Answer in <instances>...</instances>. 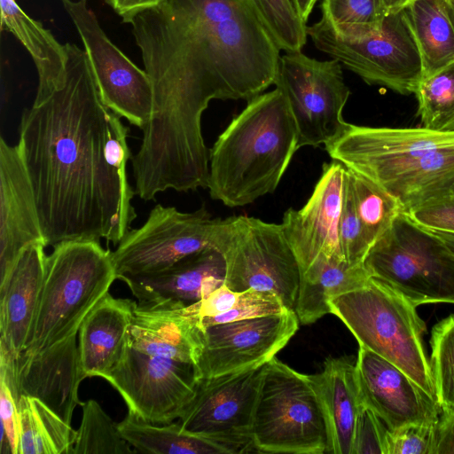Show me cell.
I'll return each mask as SVG.
<instances>
[{
	"mask_svg": "<svg viewBox=\"0 0 454 454\" xmlns=\"http://www.w3.org/2000/svg\"><path fill=\"white\" fill-rule=\"evenodd\" d=\"M129 24L153 87L135 182L153 192L205 188L203 112L213 99L249 101L274 84L280 49L245 0H163Z\"/></svg>",
	"mask_w": 454,
	"mask_h": 454,
	"instance_id": "obj_1",
	"label": "cell"
},
{
	"mask_svg": "<svg viewBox=\"0 0 454 454\" xmlns=\"http://www.w3.org/2000/svg\"><path fill=\"white\" fill-rule=\"evenodd\" d=\"M66 46L65 82L23 112L18 145L45 246L102 239L117 246L137 217L129 129L102 101L84 50Z\"/></svg>",
	"mask_w": 454,
	"mask_h": 454,
	"instance_id": "obj_2",
	"label": "cell"
},
{
	"mask_svg": "<svg viewBox=\"0 0 454 454\" xmlns=\"http://www.w3.org/2000/svg\"><path fill=\"white\" fill-rule=\"evenodd\" d=\"M298 130L282 91L247 101L209 150L210 197L242 207L272 193L299 149Z\"/></svg>",
	"mask_w": 454,
	"mask_h": 454,
	"instance_id": "obj_3",
	"label": "cell"
},
{
	"mask_svg": "<svg viewBox=\"0 0 454 454\" xmlns=\"http://www.w3.org/2000/svg\"><path fill=\"white\" fill-rule=\"evenodd\" d=\"M111 251L98 240H69L46 258L39 303L23 352L35 353L73 334L117 279Z\"/></svg>",
	"mask_w": 454,
	"mask_h": 454,
	"instance_id": "obj_4",
	"label": "cell"
},
{
	"mask_svg": "<svg viewBox=\"0 0 454 454\" xmlns=\"http://www.w3.org/2000/svg\"><path fill=\"white\" fill-rule=\"evenodd\" d=\"M339 317L364 347L391 362L437 400L422 335L425 322L416 306L382 282L370 278L362 286L331 297Z\"/></svg>",
	"mask_w": 454,
	"mask_h": 454,
	"instance_id": "obj_5",
	"label": "cell"
},
{
	"mask_svg": "<svg viewBox=\"0 0 454 454\" xmlns=\"http://www.w3.org/2000/svg\"><path fill=\"white\" fill-rule=\"evenodd\" d=\"M251 437L257 452L330 453L327 418L312 374L276 356L263 365Z\"/></svg>",
	"mask_w": 454,
	"mask_h": 454,
	"instance_id": "obj_6",
	"label": "cell"
},
{
	"mask_svg": "<svg viewBox=\"0 0 454 454\" xmlns=\"http://www.w3.org/2000/svg\"><path fill=\"white\" fill-rule=\"evenodd\" d=\"M314 45L368 84L403 95L415 93L423 78L420 55L404 9L366 25H333L323 17L307 27Z\"/></svg>",
	"mask_w": 454,
	"mask_h": 454,
	"instance_id": "obj_7",
	"label": "cell"
},
{
	"mask_svg": "<svg viewBox=\"0 0 454 454\" xmlns=\"http://www.w3.org/2000/svg\"><path fill=\"white\" fill-rule=\"evenodd\" d=\"M363 264L372 278L416 307L454 303V252L404 213L372 245Z\"/></svg>",
	"mask_w": 454,
	"mask_h": 454,
	"instance_id": "obj_8",
	"label": "cell"
},
{
	"mask_svg": "<svg viewBox=\"0 0 454 454\" xmlns=\"http://www.w3.org/2000/svg\"><path fill=\"white\" fill-rule=\"evenodd\" d=\"M214 248L224 258L230 289L274 293L294 311L301 270L281 224L244 215L218 218Z\"/></svg>",
	"mask_w": 454,
	"mask_h": 454,
	"instance_id": "obj_9",
	"label": "cell"
},
{
	"mask_svg": "<svg viewBox=\"0 0 454 454\" xmlns=\"http://www.w3.org/2000/svg\"><path fill=\"white\" fill-rule=\"evenodd\" d=\"M294 120L299 147L326 145L343 130V108L350 90L341 64L331 59L317 60L301 51L280 57L275 81Z\"/></svg>",
	"mask_w": 454,
	"mask_h": 454,
	"instance_id": "obj_10",
	"label": "cell"
},
{
	"mask_svg": "<svg viewBox=\"0 0 454 454\" xmlns=\"http://www.w3.org/2000/svg\"><path fill=\"white\" fill-rule=\"evenodd\" d=\"M217 219L204 207L186 213L157 204L145 222L131 229L111 253L117 278L155 273L214 248Z\"/></svg>",
	"mask_w": 454,
	"mask_h": 454,
	"instance_id": "obj_11",
	"label": "cell"
},
{
	"mask_svg": "<svg viewBox=\"0 0 454 454\" xmlns=\"http://www.w3.org/2000/svg\"><path fill=\"white\" fill-rule=\"evenodd\" d=\"M102 378L121 395L129 412L152 424L179 419L200 380L192 364L151 356L129 344Z\"/></svg>",
	"mask_w": 454,
	"mask_h": 454,
	"instance_id": "obj_12",
	"label": "cell"
},
{
	"mask_svg": "<svg viewBox=\"0 0 454 454\" xmlns=\"http://www.w3.org/2000/svg\"><path fill=\"white\" fill-rule=\"evenodd\" d=\"M62 3L80 35L102 101L143 130L153 108V87L147 73L108 38L88 0Z\"/></svg>",
	"mask_w": 454,
	"mask_h": 454,
	"instance_id": "obj_13",
	"label": "cell"
},
{
	"mask_svg": "<svg viewBox=\"0 0 454 454\" xmlns=\"http://www.w3.org/2000/svg\"><path fill=\"white\" fill-rule=\"evenodd\" d=\"M453 146L454 133L347 122L325 150L332 160L383 187L424 156Z\"/></svg>",
	"mask_w": 454,
	"mask_h": 454,
	"instance_id": "obj_14",
	"label": "cell"
},
{
	"mask_svg": "<svg viewBox=\"0 0 454 454\" xmlns=\"http://www.w3.org/2000/svg\"><path fill=\"white\" fill-rule=\"evenodd\" d=\"M262 367L200 379L179 418L182 429L223 444L231 454L255 451L251 427Z\"/></svg>",
	"mask_w": 454,
	"mask_h": 454,
	"instance_id": "obj_15",
	"label": "cell"
},
{
	"mask_svg": "<svg viewBox=\"0 0 454 454\" xmlns=\"http://www.w3.org/2000/svg\"><path fill=\"white\" fill-rule=\"evenodd\" d=\"M294 310L201 329L202 349L198 362L200 379L261 367L275 357L299 325Z\"/></svg>",
	"mask_w": 454,
	"mask_h": 454,
	"instance_id": "obj_16",
	"label": "cell"
},
{
	"mask_svg": "<svg viewBox=\"0 0 454 454\" xmlns=\"http://www.w3.org/2000/svg\"><path fill=\"white\" fill-rule=\"evenodd\" d=\"M77 334L35 353L13 356L0 347V374L10 384L18 401L20 395L41 401L71 425L81 381L86 378L79 356Z\"/></svg>",
	"mask_w": 454,
	"mask_h": 454,
	"instance_id": "obj_17",
	"label": "cell"
},
{
	"mask_svg": "<svg viewBox=\"0 0 454 454\" xmlns=\"http://www.w3.org/2000/svg\"><path fill=\"white\" fill-rule=\"evenodd\" d=\"M346 167L324 163L314 190L299 210L287 209L280 223L301 275L318 258L344 261L339 235ZM345 262V261H344Z\"/></svg>",
	"mask_w": 454,
	"mask_h": 454,
	"instance_id": "obj_18",
	"label": "cell"
},
{
	"mask_svg": "<svg viewBox=\"0 0 454 454\" xmlns=\"http://www.w3.org/2000/svg\"><path fill=\"white\" fill-rule=\"evenodd\" d=\"M356 372L362 401L389 430L437 424L442 413L438 401L391 362L359 346Z\"/></svg>",
	"mask_w": 454,
	"mask_h": 454,
	"instance_id": "obj_19",
	"label": "cell"
},
{
	"mask_svg": "<svg viewBox=\"0 0 454 454\" xmlns=\"http://www.w3.org/2000/svg\"><path fill=\"white\" fill-rule=\"evenodd\" d=\"M35 242L45 245L31 182L18 144L1 137L0 281L20 252Z\"/></svg>",
	"mask_w": 454,
	"mask_h": 454,
	"instance_id": "obj_20",
	"label": "cell"
},
{
	"mask_svg": "<svg viewBox=\"0 0 454 454\" xmlns=\"http://www.w3.org/2000/svg\"><path fill=\"white\" fill-rule=\"evenodd\" d=\"M186 306L176 301L137 302L128 344L151 356L197 366L202 349L201 329Z\"/></svg>",
	"mask_w": 454,
	"mask_h": 454,
	"instance_id": "obj_21",
	"label": "cell"
},
{
	"mask_svg": "<svg viewBox=\"0 0 454 454\" xmlns=\"http://www.w3.org/2000/svg\"><path fill=\"white\" fill-rule=\"evenodd\" d=\"M45 245L25 247L0 281V347L18 356L24 351L45 278Z\"/></svg>",
	"mask_w": 454,
	"mask_h": 454,
	"instance_id": "obj_22",
	"label": "cell"
},
{
	"mask_svg": "<svg viewBox=\"0 0 454 454\" xmlns=\"http://www.w3.org/2000/svg\"><path fill=\"white\" fill-rule=\"evenodd\" d=\"M225 261L215 248L188 255L169 268L143 276L121 278L138 302H197L224 284Z\"/></svg>",
	"mask_w": 454,
	"mask_h": 454,
	"instance_id": "obj_23",
	"label": "cell"
},
{
	"mask_svg": "<svg viewBox=\"0 0 454 454\" xmlns=\"http://www.w3.org/2000/svg\"><path fill=\"white\" fill-rule=\"evenodd\" d=\"M137 303L109 293L93 308L78 332L81 366L87 377L102 378L120 360Z\"/></svg>",
	"mask_w": 454,
	"mask_h": 454,
	"instance_id": "obj_24",
	"label": "cell"
},
{
	"mask_svg": "<svg viewBox=\"0 0 454 454\" xmlns=\"http://www.w3.org/2000/svg\"><path fill=\"white\" fill-rule=\"evenodd\" d=\"M351 360L329 356L322 372L312 374L325 407L333 454H352L356 420L363 403L356 363Z\"/></svg>",
	"mask_w": 454,
	"mask_h": 454,
	"instance_id": "obj_25",
	"label": "cell"
},
{
	"mask_svg": "<svg viewBox=\"0 0 454 454\" xmlns=\"http://www.w3.org/2000/svg\"><path fill=\"white\" fill-rule=\"evenodd\" d=\"M1 28L11 32L29 52L38 74L33 106L46 101L66 77L67 51L41 22L28 16L15 0H0Z\"/></svg>",
	"mask_w": 454,
	"mask_h": 454,
	"instance_id": "obj_26",
	"label": "cell"
},
{
	"mask_svg": "<svg viewBox=\"0 0 454 454\" xmlns=\"http://www.w3.org/2000/svg\"><path fill=\"white\" fill-rule=\"evenodd\" d=\"M371 276L363 263L318 258L301 275L295 313L299 321L309 325L331 314L328 300L364 286Z\"/></svg>",
	"mask_w": 454,
	"mask_h": 454,
	"instance_id": "obj_27",
	"label": "cell"
},
{
	"mask_svg": "<svg viewBox=\"0 0 454 454\" xmlns=\"http://www.w3.org/2000/svg\"><path fill=\"white\" fill-rule=\"evenodd\" d=\"M404 12L420 55L423 78L452 64L454 19L448 0H414Z\"/></svg>",
	"mask_w": 454,
	"mask_h": 454,
	"instance_id": "obj_28",
	"label": "cell"
},
{
	"mask_svg": "<svg viewBox=\"0 0 454 454\" xmlns=\"http://www.w3.org/2000/svg\"><path fill=\"white\" fill-rule=\"evenodd\" d=\"M382 188L400 201L404 212L454 193V146L424 156Z\"/></svg>",
	"mask_w": 454,
	"mask_h": 454,
	"instance_id": "obj_29",
	"label": "cell"
},
{
	"mask_svg": "<svg viewBox=\"0 0 454 454\" xmlns=\"http://www.w3.org/2000/svg\"><path fill=\"white\" fill-rule=\"evenodd\" d=\"M122 437L137 452L151 454H231L223 444L188 433L179 422L152 424L129 411L118 423Z\"/></svg>",
	"mask_w": 454,
	"mask_h": 454,
	"instance_id": "obj_30",
	"label": "cell"
},
{
	"mask_svg": "<svg viewBox=\"0 0 454 454\" xmlns=\"http://www.w3.org/2000/svg\"><path fill=\"white\" fill-rule=\"evenodd\" d=\"M20 437L18 454H71L76 431L36 398L17 401Z\"/></svg>",
	"mask_w": 454,
	"mask_h": 454,
	"instance_id": "obj_31",
	"label": "cell"
},
{
	"mask_svg": "<svg viewBox=\"0 0 454 454\" xmlns=\"http://www.w3.org/2000/svg\"><path fill=\"white\" fill-rule=\"evenodd\" d=\"M356 209L371 247L404 212L400 201L367 177L346 168Z\"/></svg>",
	"mask_w": 454,
	"mask_h": 454,
	"instance_id": "obj_32",
	"label": "cell"
},
{
	"mask_svg": "<svg viewBox=\"0 0 454 454\" xmlns=\"http://www.w3.org/2000/svg\"><path fill=\"white\" fill-rule=\"evenodd\" d=\"M414 94L421 127L454 133V62L423 78Z\"/></svg>",
	"mask_w": 454,
	"mask_h": 454,
	"instance_id": "obj_33",
	"label": "cell"
},
{
	"mask_svg": "<svg viewBox=\"0 0 454 454\" xmlns=\"http://www.w3.org/2000/svg\"><path fill=\"white\" fill-rule=\"evenodd\" d=\"M82 417L71 454H130L137 452L122 437L115 423L96 400L82 403Z\"/></svg>",
	"mask_w": 454,
	"mask_h": 454,
	"instance_id": "obj_34",
	"label": "cell"
},
{
	"mask_svg": "<svg viewBox=\"0 0 454 454\" xmlns=\"http://www.w3.org/2000/svg\"><path fill=\"white\" fill-rule=\"evenodd\" d=\"M280 50L301 51L307 42V26L290 0H245Z\"/></svg>",
	"mask_w": 454,
	"mask_h": 454,
	"instance_id": "obj_35",
	"label": "cell"
},
{
	"mask_svg": "<svg viewBox=\"0 0 454 454\" xmlns=\"http://www.w3.org/2000/svg\"><path fill=\"white\" fill-rule=\"evenodd\" d=\"M430 367L442 411L454 412V315L432 329Z\"/></svg>",
	"mask_w": 454,
	"mask_h": 454,
	"instance_id": "obj_36",
	"label": "cell"
},
{
	"mask_svg": "<svg viewBox=\"0 0 454 454\" xmlns=\"http://www.w3.org/2000/svg\"><path fill=\"white\" fill-rule=\"evenodd\" d=\"M339 235L344 261L350 265L363 263L371 246L359 220L351 186L346 175Z\"/></svg>",
	"mask_w": 454,
	"mask_h": 454,
	"instance_id": "obj_37",
	"label": "cell"
},
{
	"mask_svg": "<svg viewBox=\"0 0 454 454\" xmlns=\"http://www.w3.org/2000/svg\"><path fill=\"white\" fill-rule=\"evenodd\" d=\"M287 309L281 299L274 293L247 289L240 292L239 301L231 309L223 314L200 318L198 324L202 329L215 324L263 317Z\"/></svg>",
	"mask_w": 454,
	"mask_h": 454,
	"instance_id": "obj_38",
	"label": "cell"
},
{
	"mask_svg": "<svg viewBox=\"0 0 454 454\" xmlns=\"http://www.w3.org/2000/svg\"><path fill=\"white\" fill-rule=\"evenodd\" d=\"M322 17L333 25H366L388 15L381 0H324Z\"/></svg>",
	"mask_w": 454,
	"mask_h": 454,
	"instance_id": "obj_39",
	"label": "cell"
},
{
	"mask_svg": "<svg viewBox=\"0 0 454 454\" xmlns=\"http://www.w3.org/2000/svg\"><path fill=\"white\" fill-rule=\"evenodd\" d=\"M389 429L364 402L356 417L352 454H387Z\"/></svg>",
	"mask_w": 454,
	"mask_h": 454,
	"instance_id": "obj_40",
	"label": "cell"
},
{
	"mask_svg": "<svg viewBox=\"0 0 454 454\" xmlns=\"http://www.w3.org/2000/svg\"><path fill=\"white\" fill-rule=\"evenodd\" d=\"M435 427L409 424L389 430L387 454H434Z\"/></svg>",
	"mask_w": 454,
	"mask_h": 454,
	"instance_id": "obj_41",
	"label": "cell"
},
{
	"mask_svg": "<svg viewBox=\"0 0 454 454\" xmlns=\"http://www.w3.org/2000/svg\"><path fill=\"white\" fill-rule=\"evenodd\" d=\"M404 214L425 230L454 234L453 193L427 201Z\"/></svg>",
	"mask_w": 454,
	"mask_h": 454,
	"instance_id": "obj_42",
	"label": "cell"
},
{
	"mask_svg": "<svg viewBox=\"0 0 454 454\" xmlns=\"http://www.w3.org/2000/svg\"><path fill=\"white\" fill-rule=\"evenodd\" d=\"M1 454H18L20 423L17 399L0 374Z\"/></svg>",
	"mask_w": 454,
	"mask_h": 454,
	"instance_id": "obj_43",
	"label": "cell"
},
{
	"mask_svg": "<svg viewBox=\"0 0 454 454\" xmlns=\"http://www.w3.org/2000/svg\"><path fill=\"white\" fill-rule=\"evenodd\" d=\"M434 454H454V412L442 411L435 427Z\"/></svg>",
	"mask_w": 454,
	"mask_h": 454,
	"instance_id": "obj_44",
	"label": "cell"
},
{
	"mask_svg": "<svg viewBox=\"0 0 454 454\" xmlns=\"http://www.w3.org/2000/svg\"><path fill=\"white\" fill-rule=\"evenodd\" d=\"M163 0H105L125 23L142 12L159 5Z\"/></svg>",
	"mask_w": 454,
	"mask_h": 454,
	"instance_id": "obj_45",
	"label": "cell"
},
{
	"mask_svg": "<svg viewBox=\"0 0 454 454\" xmlns=\"http://www.w3.org/2000/svg\"><path fill=\"white\" fill-rule=\"evenodd\" d=\"M297 14L307 22L317 0H290Z\"/></svg>",
	"mask_w": 454,
	"mask_h": 454,
	"instance_id": "obj_46",
	"label": "cell"
},
{
	"mask_svg": "<svg viewBox=\"0 0 454 454\" xmlns=\"http://www.w3.org/2000/svg\"><path fill=\"white\" fill-rule=\"evenodd\" d=\"M387 14L405 9L414 0H381Z\"/></svg>",
	"mask_w": 454,
	"mask_h": 454,
	"instance_id": "obj_47",
	"label": "cell"
},
{
	"mask_svg": "<svg viewBox=\"0 0 454 454\" xmlns=\"http://www.w3.org/2000/svg\"><path fill=\"white\" fill-rule=\"evenodd\" d=\"M428 231L434 233L435 236L441 239L454 252V234L442 233L431 231Z\"/></svg>",
	"mask_w": 454,
	"mask_h": 454,
	"instance_id": "obj_48",
	"label": "cell"
},
{
	"mask_svg": "<svg viewBox=\"0 0 454 454\" xmlns=\"http://www.w3.org/2000/svg\"><path fill=\"white\" fill-rule=\"evenodd\" d=\"M448 2L450 4V9L452 12V15H453V19H454V0H448Z\"/></svg>",
	"mask_w": 454,
	"mask_h": 454,
	"instance_id": "obj_49",
	"label": "cell"
},
{
	"mask_svg": "<svg viewBox=\"0 0 454 454\" xmlns=\"http://www.w3.org/2000/svg\"><path fill=\"white\" fill-rule=\"evenodd\" d=\"M453 195H454V193H453Z\"/></svg>",
	"mask_w": 454,
	"mask_h": 454,
	"instance_id": "obj_50",
	"label": "cell"
}]
</instances>
